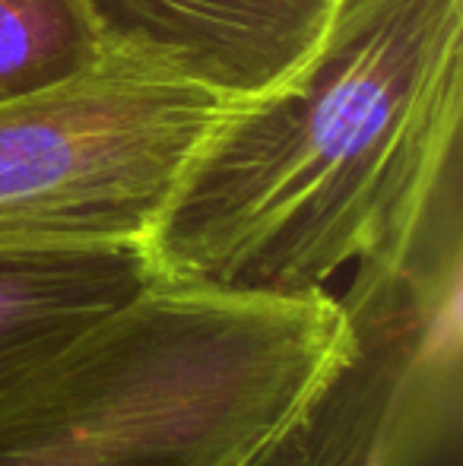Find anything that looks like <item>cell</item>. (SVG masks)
Returning a JSON list of instances; mask_svg holds the SVG:
<instances>
[{"label": "cell", "instance_id": "6da1fadb", "mask_svg": "<svg viewBox=\"0 0 463 466\" xmlns=\"http://www.w3.org/2000/svg\"><path fill=\"white\" fill-rule=\"evenodd\" d=\"M454 162L463 0H340L289 80L200 137L143 254L159 279L330 292L409 232Z\"/></svg>", "mask_w": 463, "mask_h": 466}, {"label": "cell", "instance_id": "7a4b0ae2", "mask_svg": "<svg viewBox=\"0 0 463 466\" xmlns=\"http://www.w3.org/2000/svg\"><path fill=\"white\" fill-rule=\"evenodd\" d=\"M349 346L334 292L149 277L74 343L0 384V466H238Z\"/></svg>", "mask_w": 463, "mask_h": 466}, {"label": "cell", "instance_id": "3957f363", "mask_svg": "<svg viewBox=\"0 0 463 466\" xmlns=\"http://www.w3.org/2000/svg\"><path fill=\"white\" fill-rule=\"evenodd\" d=\"M229 102L134 48L0 102V254L146 248L187 156Z\"/></svg>", "mask_w": 463, "mask_h": 466}, {"label": "cell", "instance_id": "277c9868", "mask_svg": "<svg viewBox=\"0 0 463 466\" xmlns=\"http://www.w3.org/2000/svg\"><path fill=\"white\" fill-rule=\"evenodd\" d=\"M463 166L407 235L337 295L352 346L317 393L238 466H432L460 441Z\"/></svg>", "mask_w": 463, "mask_h": 466}, {"label": "cell", "instance_id": "5b68a950", "mask_svg": "<svg viewBox=\"0 0 463 466\" xmlns=\"http://www.w3.org/2000/svg\"><path fill=\"white\" fill-rule=\"evenodd\" d=\"M112 48L178 67L226 98L289 80L327 32L340 0H89Z\"/></svg>", "mask_w": 463, "mask_h": 466}, {"label": "cell", "instance_id": "8992f818", "mask_svg": "<svg viewBox=\"0 0 463 466\" xmlns=\"http://www.w3.org/2000/svg\"><path fill=\"white\" fill-rule=\"evenodd\" d=\"M149 277L143 248L0 254V384L74 343Z\"/></svg>", "mask_w": 463, "mask_h": 466}, {"label": "cell", "instance_id": "52a82bcc", "mask_svg": "<svg viewBox=\"0 0 463 466\" xmlns=\"http://www.w3.org/2000/svg\"><path fill=\"white\" fill-rule=\"evenodd\" d=\"M108 51L89 0H0V102L76 80Z\"/></svg>", "mask_w": 463, "mask_h": 466}]
</instances>
